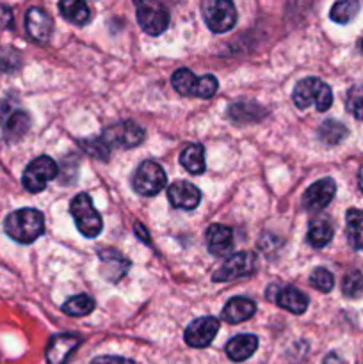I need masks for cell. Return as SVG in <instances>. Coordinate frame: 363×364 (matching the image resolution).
Here are the masks:
<instances>
[{
	"mask_svg": "<svg viewBox=\"0 0 363 364\" xmlns=\"http://www.w3.org/2000/svg\"><path fill=\"white\" fill-rule=\"evenodd\" d=\"M144 141V130L134 121H121L105 128L100 137L84 139L80 142L82 148L95 159H107L112 149L134 148Z\"/></svg>",
	"mask_w": 363,
	"mask_h": 364,
	"instance_id": "6da1fadb",
	"label": "cell"
},
{
	"mask_svg": "<svg viewBox=\"0 0 363 364\" xmlns=\"http://www.w3.org/2000/svg\"><path fill=\"white\" fill-rule=\"evenodd\" d=\"M4 230L20 244H32L45 231V217L36 208H21L9 213L4 220Z\"/></svg>",
	"mask_w": 363,
	"mask_h": 364,
	"instance_id": "7a4b0ae2",
	"label": "cell"
},
{
	"mask_svg": "<svg viewBox=\"0 0 363 364\" xmlns=\"http://www.w3.org/2000/svg\"><path fill=\"white\" fill-rule=\"evenodd\" d=\"M292 100H294L295 107L301 110L315 107L319 112H326L333 103V92H331L330 85L320 78L306 77L295 84L294 91H292Z\"/></svg>",
	"mask_w": 363,
	"mask_h": 364,
	"instance_id": "3957f363",
	"label": "cell"
},
{
	"mask_svg": "<svg viewBox=\"0 0 363 364\" xmlns=\"http://www.w3.org/2000/svg\"><path fill=\"white\" fill-rule=\"evenodd\" d=\"M70 212L75 224H77V230L80 231L84 237L96 238L102 233V215H100V213L96 212L95 206H93V199L89 198V194L82 192V194L75 196L70 203Z\"/></svg>",
	"mask_w": 363,
	"mask_h": 364,
	"instance_id": "277c9868",
	"label": "cell"
},
{
	"mask_svg": "<svg viewBox=\"0 0 363 364\" xmlns=\"http://www.w3.org/2000/svg\"><path fill=\"white\" fill-rule=\"evenodd\" d=\"M132 185L139 196L153 198L166 187L167 176L160 164L153 162V160H144L135 169L134 176H132Z\"/></svg>",
	"mask_w": 363,
	"mask_h": 364,
	"instance_id": "5b68a950",
	"label": "cell"
},
{
	"mask_svg": "<svg viewBox=\"0 0 363 364\" xmlns=\"http://www.w3.org/2000/svg\"><path fill=\"white\" fill-rule=\"evenodd\" d=\"M203 20L216 34L228 32L237 23V9L228 0H205L201 4Z\"/></svg>",
	"mask_w": 363,
	"mask_h": 364,
	"instance_id": "8992f818",
	"label": "cell"
},
{
	"mask_svg": "<svg viewBox=\"0 0 363 364\" xmlns=\"http://www.w3.org/2000/svg\"><path fill=\"white\" fill-rule=\"evenodd\" d=\"M57 173H59L57 164L50 156L41 155L25 167L21 183H23L25 191H28L31 194H38V192L45 191L46 183L52 181L57 176Z\"/></svg>",
	"mask_w": 363,
	"mask_h": 364,
	"instance_id": "52a82bcc",
	"label": "cell"
},
{
	"mask_svg": "<svg viewBox=\"0 0 363 364\" xmlns=\"http://www.w3.org/2000/svg\"><path fill=\"white\" fill-rule=\"evenodd\" d=\"M256 265L258 263H256V256L253 252H237L217 269V272L212 276V281L230 283V281L241 279V277H248L255 274Z\"/></svg>",
	"mask_w": 363,
	"mask_h": 364,
	"instance_id": "ba28073f",
	"label": "cell"
},
{
	"mask_svg": "<svg viewBox=\"0 0 363 364\" xmlns=\"http://www.w3.org/2000/svg\"><path fill=\"white\" fill-rule=\"evenodd\" d=\"M135 16L148 36H160L169 25V13L160 2H139L135 7Z\"/></svg>",
	"mask_w": 363,
	"mask_h": 364,
	"instance_id": "9c48e42d",
	"label": "cell"
},
{
	"mask_svg": "<svg viewBox=\"0 0 363 364\" xmlns=\"http://www.w3.org/2000/svg\"><path fill=\"white\" fill-rule=\"evenodd\" d=\"M219 331V320L214 316H201L189 323L185 329V343L192 348H206Z\"/></svg>",
	"mask_w": 363,
	"mask_h": 364,
	"instance_id": "30bf717a",
	"label": "cell"
},
{
	"mask_svg": "<svg viewBox=\"0 0 363 364\" xmlns=\"http://www.w3.org/2000/svg\"><path fill=\"white\" fill-rule=\"evenodd\" d=\"M100 258V274L103 279L109 283H120L125 276H127L128 269H130V259L125 258L120 251L112 247L100 249L98 251Z\"/></svg>",
	"mask_w": 363,
	"mask_h": 364,
	"instance_id": "8fae6325",
	"label": "cell"
},
{
	"mask_svg": "<svg viewBox=\"0 0 363 364\" xmlns=\"http://www.w3.org/2000/svg\"><path fill=\"white\" fill-rule=\"evenodd\" d=\"M337 194V185L335 180L331 178H322V180L315 181L313 185H310L306 188V192L302 194V206L308 212H320V210L326 208L331 203V199Z\"/></svg>",
	"mask_w": 363,
	"mask_h": 364,
	"instance_id": "7c38bea8",
	"label": "cell"
},
{
	"mask_svg": "<svg viewBox=\"0 0 363 364\" xmlns=\"http://www.w3.org/2000/svg\"><path fill=\"white\" fill-rule=\"evenodd\" d=\"M25 28H27V34L31 36L34 41L45 43L50 41L53 32V20L50 18V14L46 13L41 7H31L25 14Z\"/></svg>",
	"mask_w": 363,
	"mask_h": 364,
	"instance_id": "4fadbf2b",
	"label": "cell"
},
{
	"mask_svg": "<svg viewBox=\"0 0 363 364\" xmlns=\"http://www.w3.org/2000/svg\"><path fill=\"white\" fill-rule=\"evenodd\" d=\"M167 199L174 208L194 210L201 201V192L191 181H174L167 187Z\"/></svg>",
	"mask_w": 363,
	"mask_h": 364,
	"instance_id": "5bb4252c",
	"label": "cell"
},
{
	"mask_svg": "<svg viewBox=\"0 0 363 364\" xmlns=\"http://www.w3.org/2000/svg\"><path fill=\"white\" fill-rule=\"evenodd\" d=\"M80 338L75 334H56L46 345V363L64 364L80 345Z\"/></svg>",
	"mask_w": 363,
	"mask_h": 364,
	"instance_id": "9a60e30c",
	"label": "cell"
},
{
	"mask_svg": "<svg viewBox=\"0 0 363 364\" xmlns=\"http://www.w3.org/2000/svg\"><path fill=\"white\" fill-rule=\"evenodd\" d=\"M206 247L214 256H228L233 247V231L223 224H212L205 233Z\"/></svg>",
	"mask_w": 363,
	"mask_h": 364,
	"instance_id": "2e32d148",
	"label": "cell"
},
{
	"mask_svg": "<svg viewBox=\"0 0 363 364\" xmlns=\"http://www.w3.org/2000/svg\"><path fill=\"white\" fill-rule=\"evenodd\" d=\"M273 301L280 308L287 309V311L294 313V315H302L308 309V297L294 287L276 288V295L273 297Z\"/></svg>",
	"mask_w": 363,
	"mask_h": 364,
	"instance_id": "e0dca14e",
	"label": "cell"
},
{
	"mask_svg": "<svg viewBox=\"0 0 363 364\" xmlns=\"http://www.w3.org/2000/svg\"><path fill=\"white\" fill-rule=\"evenodd\" d=\"M258 348V338L255 334H238V336L231 338L224 347L228 358L235 363H242L246 359L251 358Z\"/></svg>",
	"mask_w": 363,
	"mask_h": 364,
	"instance_id": "ac0fdd59",
	"label": "cell"
},
{
	"mask_svg": "<svg viewBox=\"0 0 363 364\" xmlns=\"http://www.w3.org/2000/svg\"><path fill=\"white\" fill-rule=\"evenodd\" d=\"M256 311V304L251 299L246 297H233L226 302L223 308L221 318L228 323H242L251 318Z\"/></svg>",
	"mask_w": 363,
	"mask_h": 364,
	"instance_id": "d6986e66",
	"label": "cell"
},
{
	"mask_svg": "<svg viewBox=\"0 0 363 364\" xmlns=\"http://www.w3.org/2000/svg\"><path fill=\"white\" fill-rule=\"evenodd\" d=\"M2 127L6 137L11 139V141H16L21 135L27 134L28 127H31V117H28V114L25 110H6L2 114Z\"/></svg>",
	"mask_w": 363,
	"mask_h": 364,
	"instance_id": "ffe728a7",
	"label": "cell"
},
{
	"mask_svg": "<svg viewBox=\"0 0 363 364\" xmlns=\"http://www.w3.org/2000/svg\"><path fill=\"white\" fill-rule=\"evenodd\" d=\"M333 235L335 230L331 220L327 219V217H317V219H313L312 223H310L306 238H308V244L312 245V247L322 249L333 240Z\"/></svg>",
	"mask_w": 363,
	"mask_h": 364,
	"instance_id": "44dd1931",
	"label": "cell"
},
{
	"mask_svg": "<svg viewBox=\"0 0 363 364\" xmlns=\"http://www.w3.org/2000/svg\"><path fill=\"white\" fill-rule=\"evenodd\" d=\"M59 11L70 23L84 27L91 21V11L89 6L82 0H63L59 2Z\"/></svg>",
	"mask_w": 363,
	"mask_h": 364,
	"instance_id": "7402d4cb",
	"label": "cell"
},
{
	"mask_svg": "<svg viewBox=\"0 0 363 364\" xmlns=\"http://www.w3.org/2000/svg\"><path fill=\"white\" fill-rule=\"evenodd\" d=\"M345 235L356 251H363V210H349L345 213Z\"/></svg>",
	"mask_w": 363,
	"mask_h": 364,
	"instance_id": "603a6c76",
	"label": "cell"
},
{
	"mask_svg": "<svg viewBox=\"0 0 363 364\" xmlns=\"http://www.w3.org/2000/svg\"><path fill=\"white\" fill-rule=\"evenodd\" d=\"M228 116L235 123H251V121H258L265 116V110L253 102H237L231 103L228 109Z\"/></svg>",
	"mask_w": 363,
	"mask_h": 364,
	"instance_id": "cb8c5ba5",
	"label": "cell"
},
{
	"mask_svg": "<svg viewBox=\"0 0 363 364\" xmlns=\"http://www.w3.org/2000/svg\"><path fill=\"white\" fill-rule=\"evenodd\" d=\"M180 164L184 169L191 174H203L205 173V148L201 144H189L182 151Z\"/></svg>",
	"mask_w": 363,
	"mask_h": 364,
	"instance_id": "d4e9b609",
	"label": "cell"
},
{
	"mask_svg": "<svg viewBox=\"0 0 363 364\" xmlns=\"http://www.w3.org/2000/svg\"><path fill=\"white\" fill-rule=\"evenodd\" d=\"M349 135V130L345 128V124H342L340 121L327 119L320 124L319 128V139L326 144H340L345 137Z\"/></svg>",
	"mask_w": 363,
	"mask_h": 364,
	"instance_id": "484cf974",
	"label": "cell"
},
{
	"mask_svg": "<svg viewBox=\"0 0 363 364\" xmlns=\"http://www.w3.org/2000/svg\"><path fill=\"white\" fill-rule=\"evenodd\" d=\"M95 308L96 302L89 295H73L63 304V311L70 316H88Z\"/></svg>",
	"mask_w": 363,
	"mask_h": 364,
	"instance_id": "4316f807",
	"label": "cell"
},
{
	"mask_svg": "<svg viewBox=\"0 0 363 364\" xmlns=\"http://www.w3.org/2000/svg\"><path fill=\"white\" fill-rule=\"evenodd\" d=\"M196 80H198V77L191 70H187V68L177 70L173 73V77H171V84H173L174 91L182 96H192Z\"/></svg>",
	"mask_w": 363,
	"mask_h": 364,
	"instance_id": "83f0119b",
	"label": "cell"
},
{
	"mask_svg": "<svg viewBox=\"0 0 363 364\" xmlns=\"http://www.w3.org/2000/svg\"><path fill=\"white\" fill-rule=\"evenodd\" d=\"M359 4L354 0H344V2H337L330 11V18L335 23L345 25L358 14Z\"/></svg>",
	"mask_w": 363,
	"mask_h": 364,
	"instance_id": "f1b7e54d",
	"label": "cell"
},
{
	"mask_svg": "<svg viewBox=\"0 0 363 364\" xmlns=\"http://www.w3.org/2000/svg\"><path fill=\"white\" fill-rule=\"evenodd\" d=\"M342 294L347 299H359L363 295V274L359 270H349L342 281Z\"/></svg>",
	"mask_w": 363,
	"mask_h": 364,
	"instance_id": "f546056e",
	"label": "cell"
},
{
	"mask_svg": "<svg viewBox=\"0 0 363 364\" xmlns=\"http://www.w3.org/2000/svg\"><path fill=\"white\" fill-rule=\"evenodd\" d=\"M217 89H219V82H217V78L214 77V75H203V77H198V80H196L192 96L209 100L216 95Z\"/></svg>",
	"mask_w": 363,
	"mask_h": 364,
	"instance_id": "4dcf8cb0",
	"label": "cell"
},
{
	"mask_svg": "<svg viewBox=\"0 0 363 364\" xmlns=\"http://www.w3.org/2000/svg\"><path fill=\"white\" fill-rule=\"evenodd\" d=\"M345 109L356 119L363 121V85H354L349 89L347 98H345Z\"/></svg>",
	"mask_w": 363,
	"mask_h": 364,
	"instance_id": "1f68e13d",
	"label": "cell"
},
{
	"mask_svg": "<svg viewBox=\"0 0 363 364\" xmlns=\"http://www.w3.org/2000/svg\"><path fill=\"white\" fill-rule=\"evenodd\" d=\"M310 284H312L315 290L322 291V294H330L335 287V277L330 270L319 267V269H315L310 274Z\"/></svg>",
	"mask_w": 363,
	"mask_h": 364,
	"instance_id": "d6a6232c",
	"label": "cell"
},
{
	"mask_svg": "<svg viewBox=\"0 0 363 364\" xmlns=\"http://www.w3.org/2000/svg\"><path fill=\"white\" fill-rule=\"evenodd\" d=\"M20 66V53L13 48H0V73H9Z\"/></svg>",
	"mask_w": 363,
	"mask_h": 364,
	"instance_id": "836d02e7",
	"label": "cell"
},
{
	"mask_svg": "<svg viewBox=\"0 0 363 364\" xmlns=\"http://www.w3.org/2000/svg\"><path fill=\"white\" fill-rule=\"evenodd\" d=\"M91 364H135L132 359L120 358V355H100V358L93 359Z\"/></svg>",
	"mask_w": 363,
	"mask_h": 364,
	"instance_id": "e575fe53",
	"label": "cell"
},
{
	"mask_svg": "<svg viewBox=\"0 0 363 364\" xmlns=\"http://www.w3.org/2000/svg\"><path fill=\"white\" fill-rule=\"evenodd\" d=\"M134 233H135V237L141 238V242H144L146 245L149 244V235H148V231H146V228L142 226L141 223H135V226H134Z\"/></svg>",
	"mask_w": 363,
	"mask_h": 364,
	"instance_id": "d590c367",
	"label": "cell"
},
{
	"mask_svg": "<svg viewBox=\"0 0 363 364\" xmlns=\"http://www.w3.org/2000/svg\"><path fill=\"white\" fill-rule=\"evenodd\" d=\"M322 364H345V363L342 361L337 354H330L326 359H324Z\"/></svg>",
	"mask_w": 363,
	"mask_h": 364,
	"instance_id": "8d00e7d4",
	"label": "cell"
},
{
	"mask_svg": "<svg viewBox=\"0 0 363 364\" xmlns=\"http://www.w3.org/2000/svg\"><path fill=\"white\" fill-rule=\"evenodd\" d=\"M358 183H359V188L363 191V167L359 169V173H358Z\"/></svg>",
	"mask_w": 363,
	"mask_h": 364,
	"instance_id": "74e56055",
	"label": "cell"
},
{
	"mask_svg": "<svg viewBox=\"0 0 363 364\" xmlns=\"http://www.w3.org/2000/svg\"><path fill=\"white\" fill-rule=\"evenodd\" d=\"M359 50H362V52H363V38H362V41H359Z\"/></svg>",
	"mask_w": 363,
	"mask_h": 364,
	"instance_id": "f35d334b",
	"label": "cell"
}]
</instances>
